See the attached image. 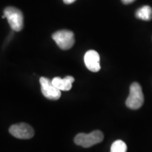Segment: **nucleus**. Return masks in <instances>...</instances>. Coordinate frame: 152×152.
I'll list each match as a JSON object with an SVG mask.
<instances>
[{"instance_id": "10", "label": "nucleus", "mask_w": 152, "mask_h": 152, "mask_svg": "<svg viewBox=\"0 0 152 152\" xmlns=\"http://www.w3.org/2000/svg\"><path fill=\"white\" fill-rule=\"evenodd\" d=\"M127 145L122 140H116L112 144L110 152H127Z\"/></svg>"}, {"instance_id": "9", "label": "nucleus", "mask_w": 152, "mask_h": 152, "mask_svg": "<svg viewBox=\"0 0 152 152\" xmlns=\"http://www.w3.org/2000/svg\"><path fill=\"white\" fill-rule=\"evenodd\" d=\"M135 16L137 18L146 20V21L151 20L152 19V8L148 5L143 6L137 10Z\"/></svg>"}, {"instance_id": "8", "label": "nucleus", "mask_w": 152, "mask_h": 152, "mask_svg": "<svg viewBox=\"0 0 152 152\" xmlns=\"http://www.w3.org/2000/svg\"><path fill=\"white\" fill-rule=\"evenodd\" d=\"M75 80L72 76H66L64 78L55 77L52 80V83L61 91H69L72 88V84Z\"/></svg>"}, {"instance_id": "11", "label": "nucleus", "mask_w": 152, "mask_h": 152, "mask_svg": "<svg viewBox=\"0 0 152 152\" xmlns=\"http://www.w3.org/2000/svg\"><path fill=\"white\" fill-rule=\"evenodd\" d=\"M122 2L124 4H130L132 3L133 1H134L135 0H121Z\"/></svg>"}, {"instance_id": "12", "label": "nucleus", "mask_w": 152, "mask_h": 152, "mask_svg": "<svg viewBox=\"0 0 152 152\" xmlns=\"http://www.w3.org/2000/svg\"><path fill=\"white\" fill-rule=\"evenodd\" d=\"M64 2L66 4H71L73 3L74 1H75L76 0H63Z\"/></svg>"}, {"instance_id": "5", "label": "nucleus", "mask_w": 152, "mask_h": 152, "mask_svg": "<svg viewBox=\"0 0 152 152\" xmlns=\"http://www.w3.org/2000/svg\"><path fill=\"white\" fill-rule=\"evenodd\" d=\"M42 93L47 99L50 100H58L60 99L61 90L52 83V81L47 77H42L39 79Z\"/></svg>"}, {"instance_id": "1", "label": "nucleus", "mask_w": 152, "mask_h": 152, "mask_svg": "<svg viewBox=\"0 0 152 152\" xmlns=\"http://www.w3.org/2000/svg\"><path fill=\"white\" fill-rule=\"evenodd\" d=\"M144 102V94L141 86L137 83H133L130 87V94L125 104L129 109L137 110L142 107Z\"/></svg>"}, {"instance_id": "7", "label": "nucleus", "mask_w": 152, "mask_h": 152, "mask_svg": "<svg viewBox=\"0 0 152 152\" xmlns=\"http://www.w3.org/2000/svg\"><path fill=\"white\" fill-rule=\"evenodd\" d=\"M84 61L87 69L92 72H98L101 69L100 56L94 50H89L85 53Z\"/></svg>"}, {"instance_id": "4", "label": "nucleus", "mask_w": 152, "mask_h": 152, "mask_svg": "<svg viewBox=\"0 0 152 152\" xmlns=\"http://www.w3.org/2000/svg\"><path fill=\"white\" fill-rule=\"evenodd\" d=\"M53 39L63 50H68L73 47L75 43V37L72 31L68 30H58L52 35Z\"/></svg>"}, {"instance_id": "6", "label": "nucleus", "mask_w": 152, "mask_h": 152, "mask_svg": "<svg viewBox=\"0 0 152 152\" xmlns=\"http://www.w3.org/2000/svg\"><path fill=\"white\" fill-rule=\"evenodd\" d=\"M9 132L12 136L22 140L32 138L35 134L33 128L30 125L25 123L11 125L9 128Z\"/></svg>"}, {"instance_id": "2", "label": "nucleus", "mask_w": 152, "mask_h": 152, "mask_svg": "<svg viewBox=\"0 0 152 152\" xmlns=\"http://www.w3.org/2000/svg\"><path fill=\"white\" fill-rule=\"evenodd\" d=\"M104 140V134L100 130H94L89 134L80 133L75 136L74 142L75 144L84 148H89L102 142Z\"/></svg>"}, {"instance_id": "3", "label": "nucleus", "mask_w": 152, "mask_h": 152, "mask_svg": "<svg viewBox=\"0 0 152 152\" xmlns=\"http://www.w3.org/2000/svg\"><path fill=\"white\" fill-rule=\"evenodd\" d=\"M2 18L7 19L9 26L14 31L19 32L23 28V15L21 11L15 7H7L4 11Z\"/></svg>"}]
</instances>
